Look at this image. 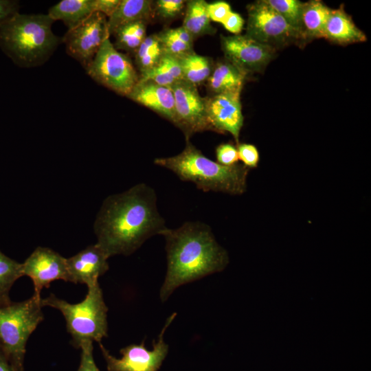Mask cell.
<instances>
[{"instance_id": "obj_4", "label": "cell", "mask_w": 371, "mask_h": 371, "mask_svg": "<svg viewBox=\"0 0 371 371\" xmlns=\"http://www.w3.org/2000/svg\"><path fill=\"white\" fill-rule=\"evenodd\" d=\"M154 164L171 170L182 181L192 182L203 192L240 195L247 189L249 168L243 164L226 166L212 161L189 139L181 153L172 157L157 158Z\"/></svg>"}, {"instance_id": "obj_24", "label": "cell", "mask_w": 371, "mask_h": 371, "mask_svg": "<svg viewBox=\"0 0 371 371\" xmlns=\"http://www.w3.org/2000/svg\"><path fill=\"white\" fill-rule=\"evenodd\" d=\"M183 75V80L197 86L207 81L213 69L210 58L196 54L194 52L178 58Z\"/></svg>"}, {"instance_id": "obj_17", "label": "cell", "mask_w": 371, "mask_h": 371, "mask_svg": "<svg viewBox=\"0 0 371 371\" xmlns=\"http://www.w3.org/2000/svg\"><path fill=\"white\" fill-rule=\"evenodd\" d=\"M324 38L339 44L366 41V34L359 29L342 7L332 10L328 16Z\"/></svg>"}, {"instance_id": "obj_27", "label": "cell", "mask_w": 371, "mask_h": 371, "mask_svg": "<svg viewBox=\"0 0 371 371\" xmlns=\"http://www.w3.org/2000/svg\"><path fill=\"white\" fill-rule=\"evenodd\" d=\"M134 54L140 75L154 68L164 55L157 34L146 36Z\"/></svg>"}, {"instance_id": "obj_30", "label": "cell", "mask_w": 371, "mask_h": 371, "mask_svg": "<svg viewBox=\"0 0 371 371\" xmlns=\"http://www.w3.org/2000/svg\"><path fill=\"white\" fill-rule=\"evenodd\" d=\"M186 3L184 0H158L154 3V11L164 19H172L183 11Z\"/></svg>"}, {"instance_id": "obj_38", "label": "cell", "mask_w": 371, "mask_h": 371, "mask_svg": "<svg viewBox=\"0 0 371 371\" xmlns=\"http://www.w3.org/2000/svg\"><path fill=\"white\" fill-rule=\"evenodd\" d=\"M0 371H14L10 363L0 350Z\"/></svg>"}, {"instance_id": "obj_36", "label": "cell", "mask_w": 371, "mask_h": 371, "mask_svg": "<svg viewBox=\"0 0 371 371\" xmlns=\"http://www.w3.org/2000/svg\"><path fill=\"white\" fill-rule=\"evenodd\" d=\"M19 3L15 0H0V24L19 12Z\"/></svg>"}, {"instance_id": "obj_8", "label": "cell", "mask_w": 371, "mask_h": 371, "mask_svg": "<svg viewBox=\"0 0 371 371\" xmlns=\"http://www.w3.org/2000/svg\"><path fill=\"white\" fill-rule=\"evenodd\" d=\"M246 34L275 49L291 43H304L299 32L265 0L247 6Z\"/></svg>"}, {"instance_id": "obj_15", "label": "cell", "mask_w": 371, "mask_h": 371, "mask_svg": "<svg viewBox=\"0 0 371 371\" xmlns=\"http://www.w3.org/2000/svg\"><path fill=\"white\" fill-rule=\"evenodd\" d=\"M108 256L98 244L91 245L67 258L69 282L84 284L87 287L98 282V278L109 269Z\"/></svg>"}, {"instance_id": "obj_31", "label": "cell", "mask_w": 371, "mask_h": 371, "mask_svg": "<svg viewBox=\"0 0 371 371\" xmlns=\"http://www.w3.org/2000/svg\"><path fill=\"white\" fill-rule=\"evenodd\" d=\"M238 159L247 168H254L259 163V153L256 147L251 144H239L237 147Z\"/></svg>"}, {"instance_id": "obj_34", "label": "cell", "mask_w": 371, "mask_h": 371, "mask_svg": "<svg viewBox=\"0 0 371 371\" xmlns=\"http://www.w3.org/2000/svg\"><path fill=\"white\" fill-rule=\"evenodd\" d=\"M231 11L230 5L226 1H218L207 3V12L212 21L222 23Z\"/></svg>"}, {"instance_id": "obj_28", "label": "cell", "mask_w": 371, "mask_h": 371, "mask_svg": "<svg viewBox=\"0 0 371 371\" xmlns=\"http://www.w3.org/2000/svg\"><path fill=\"white\" fill-rule=\"evenodd\" d=\"M23 276L22 264L0 251V304L9 302V293L15 281Z\"/></svg>"}, {"instance_id": "obj_20", "label": "cell", "mask_w": 371, "mask_h": 371, "mask_svg": "<svg viewBox=\"0 0 371 371\" xmlns=\"http://www.w3.org/2000/svg\"><path fill=\"white\" fill-rule=\"evenodd\" d=\"M93 12H95L94 0H62L51 7L47 14L54 21H63L68 30H71Z\"/></svg>"}, {"instance_id": "obj_2", "label": "cell", "mask_w": 371, "mask_h": 371, "mask_svg": "<svg viewBox=\"0 0 371 371\" xmlns=\"http://www.w3.org/2000/svg\"><path fill=\"white\" fill-rule=\"evenodd\" d=\"M167 271L159 291L165 302L179 286L223 271L227 252L216 242L211 228L200 222H186L177 229L166 228Z\"/></svg>"}, {"instance_id": "obj_5", "label": "cell", "mask_w": 371, "mask_h": 371, "mask_svg": "<svg viewBox=\"0 0 371 371\" xmlns=\"http://www.w3.org/2000/svg\"><path fill=\"white\" fill-rule=\"evenodd\" d=\"M85 299L76 304L50 293L41 299L43 307L49 306L61 312L66 321L67 332L71 336V344L76 348L86 341L100 343L108 337V307L99 282L87 287Z\"/></svg>"}, {"instance_id": "obj_6", "label": "cell", "mask_w": 371, "mask_h": 371, "mask_svg": "<svg viewBox=\"0 0 371 371\" xmlns=\"http://www.w3.org/2000/svg\"><path fill=\"white\" fill-rule=\"evenodd\" d=\"M41 296L0 304V350L14 371H23L26 344L43 320Z\"/></svg>"}, {"instance_id": "obj_16", "label": "cell", "mask_w": 371, "mask_h": 371, "mask_svg": "<svg viewBox=\"0 0 371 371\" xmlns=\"http://www.w3.org/2000/svg\"><path fill=\"white\" fill-rule=\"evenodd\" d=\"M127 98L175 124V98L170 88L151 81L139 80Z\"/></svg>"}, {"instance_id": "obj_26", "label": "cell", "mask_w": 371, "mask_h": 371, "mask_svg": "<svg viewBox=\"0 0 371 371\" xmlns=\"http://www.w3.org/2000/svg\"><path fill=\"white\" fill-rule=\"evenodd\" d=\"M146 24L144 21H135L120 26L115 30V47L127 52L137 50L146 37Z\"/></svg>"}, {"instance_id": "obj_25", "label": "cell", "mask_w": 371, "mask_h": 371, "mask_svg": "<svg viewBox=\"0 0 371 371\" xmlns=\"http://www.w3.org/2000/svg\"><path fill=\"white\" fill-rule=\"evenodd\" d=\"M157 36L165 54L179 58L194 52V38L182 26L164 30Z\"/></svg>"}, {"instance_id": "obj_37", "label": "cell", "mask_w": 371, "mask_h": 371, "mask_svg": "<svg viewBox=\"0 0 371 371\" xmlns=\"http://www.w3.org/2000/svg\"><path fill=\"white\" fill-rule=\"evenodd\" d=\"M120 0H94L95 12L110 17L117 8Z\"/></svg>"}, {"instance_id": "obj_23", "label": "cell", "mask_w": 371, "mask_h": 371, "mask_svg": "<svg viewBox=\"0 0 371 371\" xmlns=\"http://www.w3.org/2000/svg\"><path fill=\"white\" fill-rule=\"evenodd\" d=\"M139 80L151 81L157 85L170 88L178 82L183 80L179 59L164 54L154 68L139 75Z\"/></svg>"}, {"instance_id": "obj_11", "label": "cell", "mask_w": 371, "mask_h": 371, "mask_svg": "<svg viewBox=\"0 0 371 371\" xmlns=\"http://www.w3.org/2000/svg\"><path fill=\"white\" fill-rule=\"evenodd\" d=\"M175 98V125L184 133L186 140L196 133L212 130L207 111L205 98L196 86L181 80L170 87Z\"/></svg>"}, {"instance_id": "obj_33", "label": "cell", "mask_w": 371, "mask_h": 371, "mask_svg": "<svg viewBox=\"0 0 371 371\" xmlns=\"http://www.w3.org/2000/svg\"><path fill=\"white\" fill-rule=\"evenodd\" d=\"M93 343L86 341L80 346V361L77 371H100L94 361Z\"/></svg>"}, {"instance_id": "obj_14", "label": "cell", "mask_w": 371, "mask_h": 371, "mask_svg": "<svg viewBox=\"0 0 371 371\" xmlns=\"http://www.w3.org/2000/svg\"><path fill=\"white\" fill-rule=\"evenodd\" d=\"M241 90L227 91L205 98L207 119L212 131L230 133L238 142L243 125L240 100Z\"/></svg>"}, {"instance_id": "obj_19", "label": "cell", "mask_w": 371, "mask_h": 371, "mask_svg": "<svg viewBox=\"0 0 371 371\" xmlns=\"http://www.w3.org/2000/svg\"><path fill=\"white\" fill-rule=\"evenodd\" d=\"M155 14L154 3L150 0H120L113 14L107 19L110 36L127 23L144 21L148 23Z\"/></svg>"}, {"instance_id": "obj_21", "label": "cell", "mask_w": 371, "mask_h": 371, "mask_svg": "<svg viewBox=\"0 0 371 371\" xmlns=\"http://www.w3.org/2000/svg\"><path fill=\"white\" fill-rule=\"evenodd\" d=\"M246 74L225 60L213 67L207 80V87L213 95L227 91L241 90Z\"/></svg>"}, {"instance_id": "obj_9", "label": "cell", "mask_w": 371, "mask_h": 371, "mask_svg": "<svg viewBox=\"0 0 371 371\" xmlns=\"http://www.w3.org/2000/svg\"><path fill=\"white\" fill-rule=\"evenodd\" d=\"M176 315L177 313H173L167 318L157 341H153L151 350L146 349L144 340L139 344H133L121 348L122 357L117 359L99 343L107 371H158L168 352L169 346L164 341V334Z\"/></svg>"}, {"instance_id": "obj_13", "label": "cell", "mask_w": 371, "mask_h": 371, "mask_svg": "<svg viewBox=\"0 0 371 371\" xmlns=\"http://www.w3.org/2000/svg\"><path fill=\"white\" fill-rule=\"evenodd\" d=\"M21 264L23 276L31 278L38 295L55 280L69 282L67 258L50 248L38 247Z\"/></svg>"}, {"instance_id": "obj_32", "label": "cell", "mask_w": 371, "mask_h": 371, "mask_svg": "<svg viewBox=\"0 0 371 371\" xmlns=\"http://www.w3.org/2000/svg\"><path fill=\"white\" fill-rule=\"evenodd\" d=\"M216 157L220 164L234 166L238 164V161L237 148L230 143L221 144L216 148Z\"/></svg>"}, {"instance_id": "obj_29", "label": "cell", "mask_w": 371, "mask_h": 371, "mask_svg": "<svg viewBox=\"0 0 371 371\" xmlns=\"http://www.w3.org/2000/svg\"><path fill=\"white\" fill-rule=\"evenodd\" d=\"M265 1L299 32L300 14L303 3L297 0Z\"/></svg>"}, {"instance_id": "obj_18", "label": "cell", "mask_w": 371, "mask_h": 371, "mask_svg": "<svg viewBox=\"0 0 371 371\" xmlns=\"http://www.w3.org/2000/svg\"><path fill=\"white\" fill-rule=\"evenodd\" d=\"M330 11V8L319 0L303 3L299 27V32L303 42L324 38L326 24Z\"/></svg>"}, {"instance_id": "obj_7", "label": "cell", "mask_w": 371, "mask_h": 371, "mask_svg": "<svg viewBox=\"0 0 371 371\" xmlns=\"http://www.w3.org/2000/svg\"><path fill=\"white\" fill-rule=\"evenodd\" d=\"M85 71L98 83L126 97L139 79L131 58L120 52L109 38L104 41Z\"/></svg>"}, {"instance_id": "obj_35", "label": "cell", "mask_w": 371, "mask_h": 371, "mask_svg": "<svg viewBox=\"0 0 371 371\" xmlns=\"http://www.w3.org/2000/svg\"><path fill=\"white\" fill-rule=\"evenodd\" d=\"M221 24L228 32L234 34H239L243 30L244 20L238 13L231 11Z\"/></svg>"}, {"instance_id": "obj_1", "label": "cell", "mask_w": 371, "mask_h": 371, "mask_svg": "<svg viewBox=\"0 0 371 371\" xmlns=\"http://www.w3.org/2000/svg\"><path fill=\"white\" fill-rule=\"evenodd\" d=\"M157 206L155 190L146 183L108 196L97 215L94 231L108 258L129 256L149 238L166 229Z\"/></svg>"}, {"instance_id": "obj_12", "label": "cell", "mask_w": 371, "mask_h": 371, "mask_svg": "<svg viewBox=\"0 0 371 371\" xmlns=\"http://www.w3.org/2000/svg\"><path fill=\"white\" fill-rule=\"evenodd\" d=\"M221 43L225 60L246 75L264 70L276 52L274 48L247 35L221 36Z\"/></svg>"}, {"instance_id": "obj_3", "label": "cell", "mask_w": 371, "mask_h": 371, "mask_svg": "<svg viewBox=\"0 0 371 371\" xmlns=\"http://www.w3.org/2000/svg\"><path fill=\"white\" fill-rule=\"evenodd\" d=\"M54 22L47 14L18 12L0 24V48L20 67L40 66L61 41L52 31Z\"/></svg>"}, {"instance_id": "obj_22", "label": "cell", "mask_w": 371, "mask_h": 371, "mask_svg": "<svg viewBox=\"0 0 371 371\" xmlns=\"http://www.w3.org/2000/svg\"><path fill=\"white\" fill-rule=\"evenodd\" d=\"M207 3L204 0L186 1V14L181 26L194 39L206 34H213L216 32L211 25Z\"/></svg>"}, {"instance_id": "obj_10", "label": "cell", "mask_w": 371, "mask_h": 371, "mask_svg": "<svg viewBox=\"0 0 371 371\" xmlns=\"http://www.w3.org/2000/svg\"><path fill=\"white\" fill-rule=\"evenodd\" d=\"M109 36L107 17L96 12L78 26L68 30L63 42L67 53L86 69Z\"/></svg>"}]
</instances>
